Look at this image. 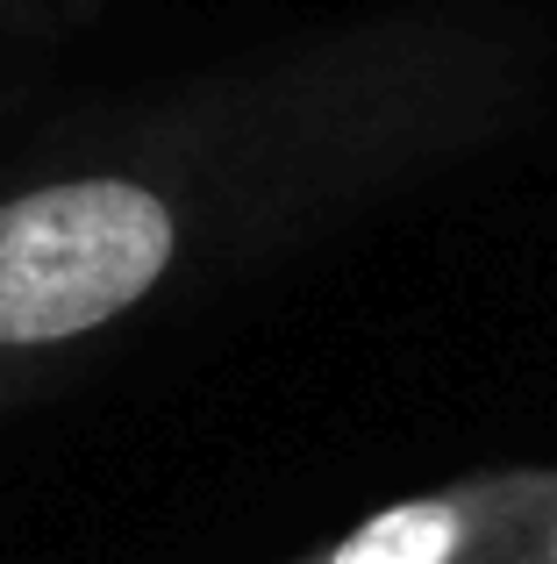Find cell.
<instances>
[{"label": "cell", "mask_w": 557, "mask_h": 564, "mask_svg": "<svg viewBox=\"0 0 557 564\" xmlns=\"http://www.w3.org/2000/svg\"><path fill=\"white\" fill-rule=\"evenodd\" d=\"M529 100L487 8H393L86 115L0 180V400L479 158Z\"/></svg>", "instance_id": "cell-1"}, {"label": "cell", "mask_w": 557, "mask_h": 564, "mask_svg": "<svg viewBox=\"0 0 557 564\" xmlns=\"http://www.w3.org/2000/svg\"><path fill=\"white\" fill-rule=\"evenodd\" d=\"M557 508V465H507L386 500L301 564H515Z\"/></svg>", "instance_id": "cell-2"}, {"label": "cell", "mask_w": 557, "mask_h": 564, "mask_svg": "<svg viewBox=\"0 0 557 564\" xmlns=\"http://www.w3.org/2000/svg\"><path fill=\"white\" fill-rule=\"evenodd\" d=\"M8 14H29V22H79L94 0H0Z\"/></svg>", "instance_id": "cell-3"}, {"label": "cell", "mask_w": 557, "mask_h": 564, "mask_svg": "<svg viewBox=\"0 0 557 564\" xmlns=\"http://www.w3.org/2000/svg\"><path fill=\"white\" fill-rule=\"evenodd\" d=\"M515 564H557V508L544 514V529H536V536H529V551H522Z\"/></svg>", "instance_id": "cell-4"}]
</instances>
